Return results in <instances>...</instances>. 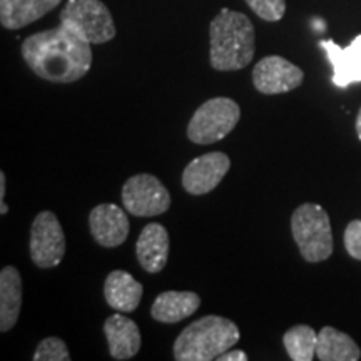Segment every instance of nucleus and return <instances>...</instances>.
<instances>
[{"mask_svg": "<svg viewBox=\"0 0 361 361\" xmlns=\"http://www.w3.org/2000/svg\"><path fill=\"white\" fill-rule=\"evenodd\" d=\"M345 247L351 258L361 261V221L355 219L346 226Z\"/></svg>", "mask_w": 361, "mask_h": 361, "instance_id": "nucleus-23", "label": "nucleus"}, {"mask_svg": "<svg viewBox=\"0 0 361 361\" xmlns=\"http://www.w3.org/2000/svg\"><path fill=\"white\" fill-rule=\"evenodd\" d=\"M319 47L326 52L329 64L333 66V84L346 89L350 84L361 82V35L351 40L348 47L329 40H322Z\"/></svg>", "mask_w": 361, "mask_h": 361, "instance_id": "nucleus-12", "label": "nucleus"}, {"mask_svg": "<svg viewBox=\"0 0 361 361\" xmlns=\"http://www.w3.org/2000/svg\"><path fill=\"white\" fill-rule=\"evenodd\" d=\"M283 343L293 361H311L316 355L318 335L308 324H296L284 333Z\"/></svg>", "mask_w": 361, "mask_h": 361, "instance_id": "nucleus-20", "label": "nucleus"}, {"mask_svg": "<svg viewBox=\"0 0 361 361\" xmlns=\"http://www.w3.org/2000/svg\"><path fill=\"white\" fill-rule=\"evenodd\" d=\"M104 335L114 360H130L141 350V331L135 322L124 314H112L104 323Z\"/></svg>", "mask_w": 361, "mask_h": 361, "instance_id": "nucleus-14", "label": "nucleus"}, {"mask_svg": "<svg viewBox=\"0 0 361 361\" xmlns=\"http://www.w3.org/2000/svg\"><path fill=\"white\" fill-rule=\"evenodd\" d=\"M316 356L322 361H358L361 350L346 333L333 326H324L318 333Z\"/></svg>", "mask_w": 361, "mask_h": 361, "instance_id": "nucleus-19", "label": "nucleus"}, {"mask_svg": "<svg viewBox=\"0 0 361 361\" xmlns=\"http://www.w3.org/2000/svg\"><path fill=\"white\" fill-rule=\"evenodd\" d=\"M241 338L239 328L231 319L207 314L184 328L174 341V360L213 361L224 351L234 348Z\"/></svg>", "mask_w": 361, "mask_h": 361, "instance_id": "nucleus-3", "label": "nucleus"}, {"mask_svg": "<svg viewBox=\"0 0 361 361\" xmlns=\"http://www.w3.org/2000/svg\"><path fill=\"white\" fill-rule=\"evenodd\" d=\"M356 134H358V137L361 141V109L358 112V117H356Z\"/></svg>", "mask_w": 361, "mask_h": 361, "instance_id": "nucleus-27", "label": "nucleus"}, {"mask_svg": "<svg viewBox=\"0 0 361 361\" xmlns=\"http://www.w3.org/2000/svg\"><path fill=\"white\" fill-rule=\"evenodd\" d=\"M209 61L219 72L241 71L255 57L256 32L245 13L223 8L209 25Z\"/></svg>", "mask_w": 361, "mask_h": 361, "instance_id": "nucleus-2", "label": "nucleus"}, {"mask_svg": "<svg viewBox=\"0 0 361 361\" xmlns=\"http://www.w3.org/2000/svg\"><path fill=\"white\" fill-rule=\"evenodd\" d=\"M22 306V278L19 269L6 266L0 271V331L7 333L17 324Z\"/></svg>", "mask_w": 361, "mask_h": 361, "instance_id": "nucleus-18", "label": "nucleus"}, {"mask_svg": "<svg viewBox=\"0 0 361 361\" xmlns=\"http://www.w3.org/2000/svg\"><path fill=\"white\" fill-rule=\"evenodd\" d=\"M144 288L128 271L116 269L104 281V298L112 310L133 313L141 303Z\"/></svg>", "mask_w": 361, "mask_h": 361, "instance_id": "nucleus-15", "label": "nucleus"}, {"mask_svg": "<svg viewBox=\"0 0 361 361\" xmlns=\"http://www.w3.org/2000/svg\"><path fill=\"white\" fill-rule=\"evenodd\" d=\"M291 233L301 256L308 263H322L333 255L331 223L319 204L306 202L296 207L291 216Z\"/></svg>", "mask_w": 361, "mask_h": 361, "instance_id": "nucleus-4", "label": "nucleus"}, {"mask_svg": "<svg viewBox=\"0 0 361 361\" xmlns=\"http://www.w3.org/2000/svg\"><path fill=\"white\" fill-rule=\"evenodd\" d=\"M241 119V109L233 99L213 97L197 107L188 124V139L207 146L231 134Z\"/></svg>", "mask_w": 361, "mask_h": 361, "instance_id": "nucleus-6", "label": "nucleus"}, {"mask_svg": "<svg viewBox=\"0 0 361 361\" xmlns=\"http://www.w3.org/2000/svg\"><path fill=\"white\" fill-rule=\"evenodd\" d=\"M201 306V296L194 291H164L156 298L151 316L156 322L174 324L189 318Z\"/></svg>", "mask_w": 361, "mask_h": 361, "instance_id": "nucleus-16", "label": "nucleus"}, {"mask_svg": "<svg viewBox=\"0 0 361 361\" xmlns=\"http://www.w3.org/2000/svg\"><path fill=\"white\" fill-rule=\"evenodd\" d=\"M35 361H69L71 353L66 341L57 336H49L37 345L34 351Z\"/></svg>", "mask_w": 361, "mask_h": 361, "instance_id": "nucleus-21", "label": "nucleus"}, {"mask_svg": "<svg viewBox=\"0 0 361 361\" xmlns=\"http://www.w3.org/2000/svg\"><path fill=\"white\" fill-rule=\"evenodd\" d=\"M313 27L316 30H318V32H323L324 29H326V27H324V22L322 20V19H314V22H313Z\"/></svg>", "mask_w": 361, "mask_h": 361, "instance_id": "nucleus-26", "label": "nucleus"}, {"mask_svg": "<svg viewBox=\"0 0 361 361\" xmlns=\"http://www.w3.org/2000/svg\"><path fill=\"white\" fill-rule=\"evenodd\" d=\"M22 57L35 75L56 84L82 79L92 66L90 44L64 25L27 37L22 42Z\"/></svg>", "mask_w": 361, "mask_h": 361, "instance_id": "nucleus-1", "label": "nucleus"}, {"mask_svg": "<svg viewBox=\"0 0 361 361\" xmlns=\"http://www.w3.org/2000/svg\"><path fill=\"white\" fill-rule=\"evenodd\" d=\"M66 234L61 221L52 211H42L30 226V258L37 268L51 269L66 256Z\"/></svg>", "mask_w": 361, "mask_h": 361, "instance_id": "nucleus-7", "label": "nucleus"}, {"mask_svg": "<svg viewBox=\"0 0 361 361\" xmlns=\"http://www.w3.org/2000/svg\"><path fill=\"white\" fill-rule=\"evenodd\" d=\"M6 184H7L6 173L0 171V214L2 216H6L8 213V207L6 204Z\"/></svg>", "mask_w": 361, "mask_h": 361, "instance_id": "nucleus-25", "label": "nucleus"}, {"mask_svg": "<svg viewBox=\"0 0 361 361\" xmlns=\"http://www.w3.org/2000/svg\"><path fill=\"white\" fill-rule=\"evenodd\" d=\"M305 74L300 67L279 56L261 59L252 69V84L266 96L284 94L303 84Z\"/></svg>", "mask_w": 361, "mask_h": 361, "instance_id": "nucleus-10", "label": "nucleus"}, {"mask_svg": "<svg viewBox=\"0 0 361 361\" xmlns=\"http://www.w3.org/2000/svg\"><path fill=\"white\" fill-rule=\"evenodd\" d=\"M251 11L266 22H278L286 12V0H246Z\"/></svg>", "mask_w": 361, "mask_h": 361, "instance_id": "nucleus-22", "label": "nucleus"}, {"mask_svg": "<svg viewBox=\"0 0 361 361\" xmlns=\"http://www.w3.org/2000/svg\"><path fill=\"white\" fill-rule=\"evenodd\" d=\"M219 361H246L247 355L243 350H228L218 356Z\"/></svg>", "mask_w": 361, "mask_h": 361, "instance_id": "nucleus-24", "label": "nucleus"}, {"mask_svg": "<svg viewBox=\"0 0 361 361\" xmlns=\"http://www.w3.org/2000/svg\"><path fill=\"white\" fill-rule=\"evenodd\" d=\"M135 256L146 273H161L169 258L168 229L161 223H149L144 226L135 243Z\"/></svg>", "mask_w": 361, "mask_h": 361, "instance_id": "nucleus-13", "label": "nucleus"}, {"mask_svg": "<svg viewBox=\"0 0 361 361\" xmlns=\"http://www.w3.org/2000/svg\"><path fill=\"white\" fill-rule=\"evenodd\" d=\"M123 204L129 214L154 218L169 209L171 194L156 176L135 174L124 183Z\"/></svg>", "mask_w": 361, "mask_h": 361, "instance_id": "nucleus-8", "label": "nucleus"}, {"mask_svg": "<svg viewBox=\"0 0 361 361\" xmlns=\"http://www.w3.org/2000/svg\"><path fill=\"white\" fill-rule=\"evenodd\" d=\"M89 229L97 245L102 247H117L124 245L128 239L130 224L123 207L106 202L90 211Z\"/></svg>", "mask_w": 361, "mask_h": 361, "instance_id": "nucleus-11", "label": "nucleus"}, {"mask_svg": "<svg viewBox=\"0 0 361 361\" xmlns=\"http://www.w3.org/2000/svg\"><path fill=\"white\" fill-rule=\"evenodd\" d=\"M61 25L89 44H106L116 37L112 13L101 0H67Z\"/></svg>", "mask_w": 361, "mask_h": 361, "instance_id": "nucleus-5", "label": "nucleus"}, {"mask_svg": "<svg viewBox=\"0 0 361 361\" xmlns=\"http://www.w3.org/2000/svg\"><path fill=\"white\" fill-rule=\"evenodd\" d=\"M231 169V159L224 152L214 151L194 157L183 171V188L192 196H202L214 191Z\"/></svg>", "mask_w": 361, "mask_h": 361, "instance_id": "nucleus-9", "label": "nucleus"}, {"mask_svg": "<svg viewBox=\"0 0 361 361\" xmlns=\"http://www.w3.org/2000/svg\"><path fill=\"white\" fill-rule=\"evenodd\" d=\"M62 0H0V24L8 30H19L42 19Z\"/></svg>", "mask_w": 361, "mask_h": 361, "instance_id": "nucleus-17", "label": "nucleus"}]
</instances>
